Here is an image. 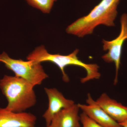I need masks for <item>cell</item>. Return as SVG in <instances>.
Here are the masks:
<instances>
[{
    "label": "cell",
    "mask_w": 127,
    "mask_h": 127,
    "mask_svg": "<svg viewBox=\"0 0 127 127\" xmlns=\"http://www.w3.org/2000/svg\"><path fill=\"white\" fill-rule=\"evenodd\" d=\"M87 104H78L79 109L90 118L103 127H122L110 117L88 94Z\"/></svg>",
    "instance_id": "7"
},
{
    "label": "cell",
    "mask_w": 127,
    "mask_h": 127,
    "mask_svg": "<svg viewBox=\"0 0 127 127\" xmlns=\"http://www.w3.org/2000/svg\"><path fill=\"white\" fill-rule=\"evenodd\" d=\"M121 29L120 34L116 39L111 41L103 39V51H108L106 54L102 56L103 60L107 63H114L116 67V75L114 84L118 82L119 70L120 68V60L123 45L127 40V14H123L120 17Z\"/></svg>",
    "instance_id": "5"
},
{
    "label": "cell",
    "mask_w": 127,
    "mask_h": 127,
    "mask_svg": "<svg viewBox=\"0 0 127 127\" xmlns=\"http://www.w3.org/2000/svg\"><path fill=\"white\" fill-rule=\"evenodd\" d=\"M97 103L114 120L121 123L127 119V107L103 93L96 100Z\"/></svg>",
    "instance_id": "9"
},
{
    "label": "cell",
    "mask_w": 127,
    "mask_h": 127,
    "mask_svg": "<svg viewBox=\"0 0 127 127\" xmlns=\"http://www.w3.org/2000/svg\"><path fill=\"white\" fill-rule=\"evenodd\" d=\"M30 5L40 10L44 13L48 14L51 11L57 0H25Z\"/></svg>",
    "instance_id": "11"
},
{
    "label": "cell",
    "mask_w": 127,
    "mask_h": 127,
    "mask_svg": "<svg viewBox=\"0 0 127 127\" xmlns=\"http://www.w3.org/2000/svg\"><path fill=\"white\" fill-rule=\"evenodd\" d=\"M80 117L83 127H103L91 119L84 113L81 114Z\"/></svg>",
    "instance_id": "12"
},
{
    "label": "cell",
    "mask_w": 127,
    "mask_h": 127,
    "mask_svg": "<svg viewBox=\"0 0 127 127\" xmlns=\"http://www.w3.org/2000/svg\"><path fill=\"white\" fill-rule=\"evenodd\" d=\"M119 124L122 127H127V119L125 121Z\"/></svg>",
    "instance_id": "13"
},
{
    "label": "cell",
    "mask_w": 127,
    "mask_h": 127,
    "mask_svg": "<svg viewBox=\"0 0 127 127\" xmlns=\"http://www.w3.org/2000/svg\"><path fill=\"white\" fill-rule=\"evenodd\" d=\"M33 85L15 76L5 75L0 79V89L7 101L5 109L14 112H24L36 103Z\"/></svg>",
    "instance_id": "2"
},
{
    "label": "cell",
    "mask_w": 127,
    "mask_h": 127,
    "mask_svg": "<svg viewBox=\"0 0 127 127\" xmlns=\"http://www.w3.org/2000/svg\"><path fill=\"white\" fill-rule=\"evenodd\" d=\"M0 63L13 71L16 76L25 79L34 87L41 85L48 77L41 63L12 59L5 52L0 55Z\"/></svg>",
    "instance_id": "4"
},
{
    "label": "cell",
    "mask_w": 127,
    "mask_h": 127,
    "mask_svg": "<svg viewBox=\"0 0 127 127\" xmlns=\"http://www.w3.org/2000/svg\"><path fill=\"white\" fill-rule=\"evenodd\" d=\"M36 120L32 114L14 112L0 107V127H34Z\"/></svg>",
    "instance_id": "8"
},
{
    "label": "cell",
    "mask_w": 127,
    "mask_h": 127,
    "mask_svg": "<svg viewBox=\"0 0 127 127\" xmlns=\"http://www.w3.org/2000/svg\"><path fill=\"white\" fill-rule=\"evenodd\" d=\"M78 104L62 109L53 118L47 127H81Z\"/></svg>",
    "instance_id": "10"
},
{
    "label": "cell",
    "mask_w": 127,
    "mask_h": 127,
    "mask_svg": "<svg viewBox=\"0 0 127 127\" xmlns=\"http://www.w3.org/2000/svg\"><path fill=\"white\" fill-rule=\"evenodd\" d=\"M120 0H102L87 15L69 25L66 32L68 34L83 37L93 34L95 28L100 25L114 26Z\"/></svg>",
    "instance_id": "1"
},
{
    "label": "cell",
    "mask_w": 127,
    "mask_h": 127,
    "mask_svg": "<svg viewBox=\"0 0 127 127\" xmlns=\"http://www.w3.org/2000/svg\"></svg>",
    "instance_id": "14"
},
{
    "label": "cell",
    "mask_w": 127,
    "mask_h": 127,
    "mask_svg": "<svg viewBox=\"0 0 127 127\" xmlns=\"http://www.w3.org/2000/svg\"><path fill=\"white\" fill-rule=\"evenodd\" d=\"M79 50L76 49L70 54L67 55L49 53L43 46L36 48L27 58L28 61H32L41 63L50 62L54 63L60 68L62 75L63 79L65 82L69 81L68 75L65 72L66 67L70 65L78 66L84 68L87 72L85 77L81 79L82 83H84L91 80L98 79L101 77L99 67L96 64L84 63L78 59V54Z\"/></svg>",
    "instance_id": "3"
},
{
    "label": "cell",
    "mask_w": 127,
    "mask_h": 127,
    "mask_svg": "<svg viewBox=\"0 0 127 127\" xmlns=\"http://www.w3.org/2000/svg\"><path fill=\"white\" fill-rule=\"evenodd\" d=\"M44 90L48 98L49 104L42 117L48 127L57 113L62 109L72 106L75 103L72 100L65 97L57 89L45 88Z\"/></svg>",
    "instance_id": "6"
}]
</instances>
